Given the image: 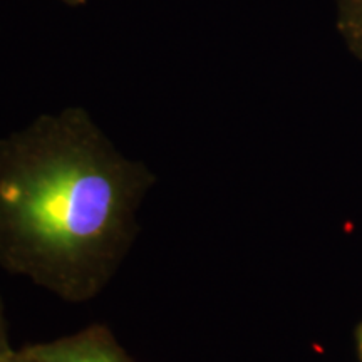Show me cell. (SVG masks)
<instances>
[{"instance_id":"6da1fadb","label":"cell","mask_w":362,"mask_h":362,"mask_svg":"<svg viewBox=\"0 0 362 362\" xmlns=\"http://www.w3.org/2000/svg\"><path fill=\"white\" fill-rule=\"evenodd\" d=\"M155 185L84 107L40 115L0 138V267L69 304L93 300L128 257Z\"/></svg>"},{"instance_id":"7a4b0ae2","label":"cell","mask_w":362,"mask_h":362,"mask_svg":"<svg viewBox=\"0 0 362 362\" xmlns=\"http://www.w3.org/2000/svg\"><path fill=\"white\" fill-rule=\"evenodd\" d=\"M24 349L34 362H134L103 324H93L71 336Z\"/></svg>"},{"instance_id":"3957f363","label":"cell","mask_w":362,"mask_h":362,"mask_svg":"<svg viewBox=\"0 0 362 362\" xmlns=\"http://www.w3.org/2000/svg\"><path fill=\"white\" fill-rule=\"evenodd\" d=\"M337 27L349 51L362 61V0H339Z\"/></svg>"},{"instance_id":"277c9868","label":"cell","mask_w":362,"mask_h":362,"mask_svg":"<svg viewBox=\"0 0 362 362\" xmlns=\"http://www.w3.org/2000/svg\"><path fill=\"white\" fill-rule=\"evenodd\" d=\"M8 351H12V346L11 342H8L6 314H4V304L2 298H0V354H6Z\"/></svg>"},{"instance_id":"5b68a950","label":"cell","mask_w":362,"mask_h":362,"mask_svg":"<svg viewBox=\"0 0 362 362\" xmlns=\"http://www.w3.org/2000/svg\"><path fill=\"white\" fill-rule=\"evenodd\" d=\"M0 362H34L33 357L27 354L25 349L8 351L6 354H0Z\"/></svg>"},{"instance_id":"8992f818","label":"cell","mask_w":362,"mask_h":362,"mask_svg":"<svg viewBox=\"0 0 362 362\" xmlns=\"http://www.w3.org/2000/svg\"><path fill=\"white\" fill-rule=\"evenodd\" d=\"M356 339H357V351H359V359L362 362V322H361L359 327H357Z\"/></svg>"},{"instance_id":"52a82bcc","label":"cell","mask_w":362,"mask_h":362,"mask_svg":"<svg viewBox=\"0 0 362 362\" xmlns=\"http://www.w3.org/2000/svg\"><path fill=\"white\" fill-rule=\"evenodd\" d=\"M59 2L66 4V6H71V7H81L84 6V4H88V0H59Z\"/></svg>"}]
</instances>
